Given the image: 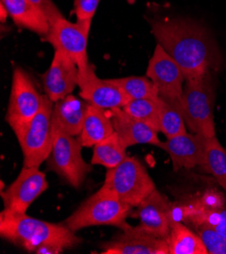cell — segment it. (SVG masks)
I'll use <instances>...</instances> for the list:
<instances>
[{
	"label": "cell",
	"instance_id": "cell-1",
	"mask_svg": "<svg viewBox=\"0 0 226 254\" xmlns=\"http://www.w3.org/2000/svg\"><path fill=\"white\" fill-rule=\"evenodd\" d=\"M151 32L157 44L181 67L186 80L216 73L221 68L220 51L203 25L191 19L165 18L154 20Z\"/></svg>",
	"mask_w": 226,
	"mask_h": 254
},
{
	"label": "cell",
	"instance_id": "cell-2",
	"mask_svg": "<svg viewBox=\"0 0 226 254\" xmlns=\"http://www.w3.org/2000/svg\"><path fill=\"white\" fill-rule=\"evenodd\" d=\"M0 235L27 251L38 254H59L81 242L62 223H48L27 214L5 211L0 213Z\"/></svg>",
	"mask_w": 226,
	"mask_h": 254
},
{
	"label": "cell",
	"instance_id": "cell-3",
	"mask_svg": "<svg viewBox=\"0 0 226 254\" xmlns=\"http://www.w3.org/2000/svg\"><path fill=\"white\" fill-rule=\"evenodd\" d=\"M131 210L132 207L125 204L115 191L103 186L62 224L74 233L99 225L116 226L122 230L129 225L126 219Z\"/></svg>",
	"mask_w": 226,
	"mask_h": 254
},
{
	"label": "cell",
	"instance_id": "cell-4",
	"mask_svg": "<svg viewBox=\"0 0 226 254\" xmlns=\"http://www.w3.org/2000/svg\"><path fill=\"white\" fill-rule=\"evenodd\" d=\"M215 73L208 72L192 80H186L182 106L186 125L192 133L207 138L216 136L213 110L216 98Z\"/></svg>",
	"mask_w": 226,
	"mask_h": 254
},
{
	"label": "cell",
	"instance_id": "cell-5",
	"mask_svg": "<svg viewBox=\"0 0 226 254\" xmlns=\"http://www.w3.org/2000/svg\"><path fill=\"white\" fill-rule=\"evenodd\" d=\"M53 108V101L44 95L40 112L31 122L14 131L22 151L24 167H40L51 154Z\"/></svg>",
	"mask_w": 226,
	"mask_h": 254
},
{
	"label": "cell",
	"instance_id": "cell-6",
	"mask_svg": "<svg viewBox=\"0 0 226 254\" xmlns=\"http://www.w3.org/2000/svg\"><path fill=\"white\" fill-rule=\"evenodd\" d=\"M104 186L132 208L138 207L154 190L155 185L145 166L135 157L127 156L119 165L109 168Z\"/></svg>",
	"mask_w": 226,
	"mask_h": 254
},
{
	"label": "cell",
	"instance_id": "cell-7",
	"mask_svg": "<svg viewBox=\"0 0 226 254\" xmlns=\"http://www.w3.org/2000/svg\"><path fill=\"white\" fill-rule=\"evenodd\" d=\"M53 147L48 159V168L75 189H79L85 176L91 171L81 156V144L58 127L52 125Z\"/></svg>",
	"mask_w": 226,
	"mask_h": 254
},
{
	"label": "cell",
	"instance_id": "cell-8",
	"mask_svg": "<svg viewBox=\"0 0 226 254\" xmlns=\"http://www.w3.org/2000/svg\"><path fill=\"white\" fill-rule=\"evenodd\" d=\"M44 95L37 90L30 75L16 67L12 75L11 92L5 121L12 131L31 122L43 106Z\"/></svg>",
	"mask_w": 226,
	"mask_h": 254
},
{
	"label": "cell",
	"instance_id": "cell-9",
	"mask_svg": "<svg viewBox=\"0 0 226 254\" xmlns=\"http://www.w3.org/2000/svg\"><path fill=\"white\" fill-rule=\"evenodd\" d=\"M50 28L45 40L55 51L66 54L78 68L88 64L87 39L91 22H71L63 15L49 21Z\"/></svg>",
	"mask_w": 226,
	"mask_h": 254
},
{
	"label": "cell",
	"instance_id": "cell-10",
	"mask_svg": "<svg viewBox=\"0 0 226 254\" xmlns=\"http://www.w3.org/2000/svg\"><path fill=\"white\" fill-rule=\"evenodd\" d=\"M49 185L44 172L39 167H22L16 180L1 190L4 210L7 213L26 214L34 200L39 197Z\"/></svg>",
	"mask_w": 226,
	"mask_h": 254
},
{
	"label": "cell",
	"instance_id": "cell-11",
	"mask_svg": "<svg viewBox=\"0 0 226 254\" xmlns=\"http://www.w3.org/2000/svg\"><path fill=\"white\" fill-rule=\"evenodd\" d=\"M79 95L88 105L104 109H122L130 100L110 79L98 78L89 63L78 68Z\"/></svg>",
	"mask_w": 226,
	"mask_h": 254
},
{
	"label": "cell",
	"instance_id": "cell-12",
	"mask_svg": "<svg viewBox=\"0 0 226 254\" xmlns=\"http://www.w3.org/2000/svg\"><path fill=\"white\" fill-rule=\"evenodd\" d=\"M146 76L156 86L159 95L172 99H182L186 78L181 67L157 44L150 58Z\"/></svg>",
	"mask_w": 226,
	"mask_h": 254
},
{
	"label": "cell",
	"instance_id": "cell-13",
	"mask_svg": "<svg viewBox=\"0 0 226 254\" xmlns=\"http://www.w3.org/2000/svg\"><path fill=\"white\" fill-rule=\"evenodd\" d=\"M208 139L201 134L185 133L168 138L161 143L160 148L168 153L174 171L181 168L191 169L196 166L205 169Z\"/></svg>",
	"mask_w": 226,
	"mask_h": 254
},
{
	"label": "cell",
	"instance_id": "cell-14",
	"mask_svg": "<svg viewBox=\"0 0 226 254\" xmlns=\"http://www.w3.org/2000/svg\"><path fill=\"white\" fill-rule=\"evenodd\" d=\"M100 247L104 254H168L165 239L145 233L130 225Z\"/></svg>",
	"mask_w": 226,
	"mask_h": 254
},
{
	"label": "cell",
	"instance_id": "cell-15",
	"mask_svg": "<svg viewBox=\"0 0 226 254\" xmlns=\"http://www.w3.org/2000/svg\"><path fill=\"white\" fill-rule=\"evenodd\" d=\"M42 79L46 95L56 103L78 85V66L66 54L55 51L51 66L42 75Z\"/></svg>",
	"mask_w": 226,
	"mask_h": 254
},
{
	"label": "cell",
	"instance_id": "cell-16",
	"mask_svg": "<svg viewBox=\"0 0 226 254\" xmlns=\"http://www.w3.org/2000/svg\"><path fill=\"white\" fill-rule=\"evenodd\" d=\"M170 202L157 189L154 190L137 207V215L140 219L138 229L166 240L170 231L168 219Z\"/></svg>",
	"mask_w": 226,
	"mask_h": 254
},
{
	"label": "cell",
	"instance_id": "cell-17",
	"mask_svg": "<svg viewBox=\"0 0 226 254\" xmlns=\"http://www.w3.org/2000/svg\"><path fill=\"white\" fill-rule=\"evenodd\" d=\"M109 116L115 132L127 148L139 144L161 147L162 142L157 136L158 132L148 125L132 118L126 112H124L123 109L110 110Z\"/></svg>",
	"mask_w": 226,
	"mask_h": 254
},
{
	"label": "cell",
	"instance_id": "cell-18",
	"mask_svg": "<svg viewBox=\"0 0 226 254\" xmlns=\"http://www.w3.org/2000/svg\"><path fill=\"white\" fill-rule=\"evenodd\" d=\"M88 104L71 94L56 101L52 113V125L71 136H78L82 130Z\"/></svg>",
	"mask_w": 226,
	"mask_h": 254
},
{
	"label": "cell",
	"instance_id": "cell-19",
	"mask_svg": "<svg viewBox=\"0 0 226 254\" xmlns=\"http://www.w3.org/2000/svg\"><path fill=\"white\" fill-rule=\"evenodd\" d=\"M1 3L18 27L40 36H47L50 28L49 20L45 13L30 0H1Z\"/></svg>",
	"mask_w": 226,
	"mask_h": 254
},
{
	"label": "cell",
	"instance_id": "cell-20",
	"mask_svg": "<svg viewBox=\"0 0 226 254\" xmlns=\"http://www.w3.org/2000/svg\"><path fill=\"white\" fill-rule=\"evenodd\" d=\"M115 132L114 127L106 110L88 105L82 130L78 141L82 147H92L105 140Z\"/></svg>",
	"mask_w": 226,
	"mask_h": 254
},
{
	"label": "cell",
	"instance_id": "cell-21",
	"mask_svg": "<svg viewBox=\"0 0 226 254\" xmlns=\"http://www.w3.org/2000/svg\"><path fill=\"white\" fill-rule=\"evenodd\" d=\"M166 242L168 254H208L200 236L183 223L170 224Z\"/></svg>",
	"mask_w": 226,
	"mask_h": 254
},
{
	"label": "cell",
	"instance_id": "cell-22",
	"mask_svg": "<svg viewBox=\"0 0 226 254\" xmlns=\"http://www.w3.org/2000/svg\"><path fill=\"white\" fill-rule=\"evenodd\" d=\"M160 105V132L168 138L187 133L182 99H172L158 95Z\"/></svg>",
	"mask_w": 226,
	"mask_h": 254
},
{
	"label": "cell",
	"instance_id": "cell-23",
	"mask_svg": "<svg viewBox=\"0 0 226 254\" xmlns=\"http://www.w3.org/2000/svg\"><path fill=\"white\" fill-rule=\"evenodd\" d=\"M126 149L127 147L118 134L114 132L108 138L93 146L91 163L103 165L107 168H114L127 157Z\"/></svg>",
	"mask_w": 226,
	"mask_h": 254
},
{
	"label": "cell",
	"instance_id": "cell-24",
	"mask_svg": "<svg viewBox=\"0 0 226 254\" xmlns=\"http://www.w3.org/2000/svg\"><path fill=\"white\" fill-rule=\"evenodd\" d=\"M122 109L132 118L151 127L156 132H160V105L158 97L130 99Z\"/></svg>",
	"mask_w": 226,
	"mask_h": 254
},
{
	"label": "cell",
	"instance_id": "cell-25",
	"mask_svg": "<svg viewBox=\"0 0 226 254\" xmlns=\"http://www.w3.org/2000/svg\"><path fill=\"white\" fill-rule=\"evenodd\" d=\"M129 99L156 98L159 93L156 86L147 76H129V77L110 79Z\"/></svg>",
	"mask_w": 226,
	"mask_h": 254
},
{
	"label": "cell",
	"instance_id": "cell-26",
	"mask_svg": "<svg viewBox=\"0 0 226 254\" xmlns=\"http://www.w3.org/2000/svg\"><path fill=\"white\" fill-rule=\"evenodd\" d=\"M206 155L207 162L204 170L211 173L226 191V151L216 136L208 139Z\"/></svg>",
	"mask_w": 226,
	"mask_h": 254
},
{
	"label": "cell",
	"instance_id": "cell-27",
	"mask_svg": "<svg viewBox=\"0 0 226 254\" xmlns=\"http://www.w3.org/2000/svg\"><path fill=\"white\" fill-rule=\"evenodd\" d=\"M194 227L205 225L213 228L218 233L226 236V207L218 210H207L199 204L196 198V207L189 221Z\"/></svg>",
	"mask_w": 226,
	"mask_h": 254
},
{
	"label": "cell",
	"instance_id": "cell-28",
	"mask_svg": "<svg viewBox=\"0 0 226 254\" xmlns=\"http://www.w3.org/2000/svg\"><path fill=\"white\" fill-rule=\"evenodd\" d=\"M195 228L196 233L203 241L208 254H226V236L205 225H200Z\"/></svg>",
	"mask_w": 226,
	"mask_h": 254
},
{
	"label": "cell",
	"instance_id": "cell-29",
	"mask_svg": "<svg viewBox=\"0 0 226 254\" xmlns=\"http://www.w3.org/2000/svg\"><path fill=\"white\" fill-rule=\"evenodd\" d=\"M100 0H74V9L77 21L91 22Z\"/></svg>",
	"mask_w": 226,
	"mask_h": 254
},
{
	"label": "cell",
	"instance_id": "cell-30",
	"mask_svg": "<svg viewBox=\"0 0 226 254\" xmlns=\"http://www.w3.org/2000/svg\"><path fill=\"white\" fill-rule=\"evenodd\" d=\"M199 204L207 210H218L225 208L226 199L224 195L216 190H207L198 198Z\"/></svg>",
	"mask_w": 226,
	"mask_h": 254
},
{
	"label": "cell",
	"instance_id": "cell-31",
	"mask_svg": "<svg viewBox=\"0 0 226 254\" xmlns=\"http://www.w3.org/2000/svg\"><path fill=\"white\" fill-rule=\"evenodd\" d=\"M30 1L45 13L49 21L63 15L52 0H30Z\"/></svg>",
	"mask_w": 226,
	"mask_h": 254
},
{
	"label": "cell",
	"instance_id": "cell-32",
	"mask_svg": "<svg viewBox=\"0 0 226 254\" xmlns=\"http://www.w3.org/2000/svg\"><path fill=\"white\" fill-rule=\"evenodd\" d=\"M7 16H8L7 9H6L5 6L1 3V4H0V17H1V21L4 22L5 19L7 18Z\"/></svg>",
	"mask_w": 226,
	"mask_h": 254
}]
</instances>
